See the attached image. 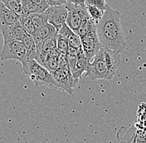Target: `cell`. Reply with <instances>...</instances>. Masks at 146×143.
Here are the masks:
<instances>
[{
	"instance_id": "obj_20",
	"label": "cell",
	"mask_w": 146,
	"mask_h": 143,
	"mask_svg": "<svg viewBox=\"0 0 146 143\" xmlns=\"http://www.w3.org/2000/svg\"><path fill=\"white\" fill-rule=\"evenodd\" d=\"M136 132L135 139L136 143H146V127L141 123H136Z\"/></svg>"
},
{
	"instance_id": "obj_17",
	"label": "cell",
	"mask_w": 146,
	"mask_h": 143,
	"mask_svg": "<svg viewBox=\"0 0 146 143\" xmlns=\"http://www.w3.org/2000/svg\"><path fill=\"white\" fill-rule=\"evenodd\" d=\"M2 2L6 6V8L9 9L10 11L15 13L16 14H18L19 16L22 15L23 9H22L21 1H19V0H3Z\"/></svg>"
},
{
	"instance_id": "obj_1",
	"label": "cell",
	"mask_w": 146,
	"mask_h": 143,
	"mask_svg": "<svg viewBox=\"0 0 146 143\" xmlns=\"http://www.w3.org/2000/svg\"><path fill=\"white\" fill-rule=\"evenodd\" d=\"M96 34L103 48L120 53L126 47L120 13L109 5L101 20L96 24Z\"/></svg>"
},
{
	"instance_id": "obj_12",
	"label": "cell",
	"mask_w": 146,
	"mask_h": 143,
	"mask_svg": "<svg viewBox=\"0 0 146 143\" xmlns=\"http://www.w3.org/2000/svg\"><path fill=\"white\" fill-rule=\"evenodd\" d=\"M136 129L135 124L130 125L129 127H122L117 134L119 143H132L135 140Z\"/></svg>"
},
{
	"instance_id": "obj_9",
	"label": "cell",
	"mask_w": 146,
	"mask_h": 143,
	"mask_svg": "<svg viewBox=\"0 0 146 143\" xmlns=\"http://www.w3.org/2000/svg\"><path fill=\"white\" fill-rule=\"evenodd\" d=\"M90 66V61L86 57L85 54L83 52L82 47L78 49V55H77V61L76 64L75 69L72 73V78L76 84H77L80 78L82 76L83 74H86L88 72Z\"/></svg>"
},
{
	"instance_id": "obj_24",
	"label": "cell",
	"mask_w": 146,
	"mask_h": 143,
	"mask_svg": "<svg viewBox=\"0 0 146 143\" xmlns=\"http://www.w3.org/2000/svg\"><path fill=\"white\" fill-rule=\"evenodd\" d=\"M73 32L68 27V26L66 24V23H64L63 25H62V27H61L58 31H57V35H60V36H62L64 37H66V38H69V36L72 35V33Z\"/></svg>"
},
{
	"instance_id": "obj_18",
	"label": "cell",
	"mask_w": 146,
	"mask_h": 143,
	"mask_svg": "<svg viewBox=\"0 0 146 143\" xmlns=\"http://www.w3.org/2000/svg\"><path fill=\"white\" fill-rule=\"evenodd\" d=\"M29 18L31 19L36 31L40 30L41 28L44 27L46 23H48L46 20L44 14H38V13L31 14V15H29Z\"/></svg>"
},
{
	"instance_id": "obj_14",
	"label": "cell",
	"mask_w": 146,
	"mask_h": 143,
	"mask_svg": "<svg viewBox=\"0 0 146 143\" xmlns=\"http://www.w3.org/2000/svg\"><path fill=\"white\" fill-rule=\"evenodd\" d=\"M22 4V9H23V13L22 15H26L29 16L31 14H43L42 9L36 4L33 0H22L21 1Z\"/></svg>"
},
{
	"instance_id": "obj_6",
	"label": "cell",
	"mask_w": 146,
	"mask_h": 143,
	"mask_svg": "<svg viewBox=\"0 0 146 143\" xmlns=\"http://www.w3.org/2000/svg\"><path fill=\"white\" fill-rule=\"evenodd\" d=\"M43 14L46 22L53 26L56 31H58L64 23H66L68 15V10L64 4L56 7H49Z\"/></svg>"
},
{
	"instance_id": "obj_2",
	"label": "cell",
	"mask_w": 146,
	"mask_h": 143,
	"mask_svg": "<svg viewBox=\"0 0 146 143\" xmlns=\"http://www.w3.org/2000/svg\"><path fill=\"white\" fill-rule=\"evenodd\" d=\"M120 64V53L101 48L90 62L86 77L91 80H111Z\"/></svg>"
},
{
	"instance_id": "obj_5",
	"label": "cell",
	"mask_w": 146,
	"mask_h": 143,
	"mask_svg": "<svg viewBox=\"0 0 146 143\" xmlns=\"http://www.w3.org/2000/svg\"><path fill=\"white\" fill-rule=\"evenodd\" d=\"M81 41L83 52L87 60L91 62L96 55L102 48V45L100 43V41L96 34V28L91 31L86 36H82Z\"/></svg>"
},
{
	"instance_id": "obj_15",
	"label": "cell",
	"mask_w": 146,
	"mask_h": 143,
	"mask_svg": "<svg viewBox=\"0 0 146 143\" xmlns=\"http://www.w3.org/2000/svg\"><path fill=\"white\" fill-rule=\"evenodd\" d=\"M19 23L21 24V26L26 31L28 35L32 36L33 37L35 36L36 31L35 27L33 26L31 19L29 18V16H26V15H21L19 18Z\"/></svg>"
},
{
	"instance_id": "obj_25",
	"label": "cell",
	"mask_w": 146,
	"mask_h": 143,
	"mask_svg": "<svg viewBox=\"0 0 146 143\" xmlns=\"http://www.w3.org/2000/svg\"><path fill=\"white\" fill-rule=\"evenodd\" d=\"M58 62H59V68H62V69H69V65H68L67 60H66V54H60V55L58 57Z\"/></svg>"
},
{
	"instance_id": "obj_16",
	"label": "cell",
	"mask_w": 146,
	"mask_h": 143,
	"mask_svg": "<svg viewBox=\"0 0 146 143\" xmlns=\"http://www.w3.org/2000/svg\"><path fill=\"white\" fill-rule=\"evenodd\" d=\"M77 55H78V49L69 47L68 51L66 53V60H67V63H68L71 73H72L75 69L76 64L77 61Z\"/></svg>"
},
{
	"instance_id": "obj_23",
	"label": "cell",
	"mask_w": 146,
	"mask_h": 143,
	"mask_svg": "<svg viewBox=\"0 0 146 143\" xmlns=\"http://www.w3.org/2000/svg\"><path fill=\"white\" fill-rule=\"evenodd\" d=\"M67 40H68V43H69L70 47H72L75 49H79L80 47H82L81 37L77 34H76L75 32H72V35L69 36V38Z\"/></svg>"
},
{
	"instance_id": "obj_4",
	"label": "cell",
	"mask_w": 146,
	"mask_h": 143,
	"mask_svg": "<svg viewBox=\"0 0 146 143\" xmlns=\"http://www.w3.org/2000/svg\"><path fill=\"white\" fill-rule=\"evenodd\" d=\"M0 59L2 61L16 60L22 64V67H24L30 61L27 57L25 46L22 42L19 41L3 42V50L0 54Z\"/></svg>"
},
{
	"instance_id": "obj_22",
	"label": "cell",
	"mask_w": 146,
	"mask_h": 143,
	"mask_svg": "<svg viewBox=\"0 0 146 143\" xmlns=\"http://www.w3.org/2000/svg\"><path fill=\"white\" fill-rule=\"evenodd\" d=\"M85 3L88 4V5L94 6L98 9H100V11H102L103 13L106 12V10L107 9V6H108V4L104 0H86V1H85Z\"/></svg>"
},
{
	"instance_id": "obj_11",
	"label": "cell",
	"mask_w": 146,
	"mask_h": 143,
	"mask_svg": "<svg viewBox=\"0 0 146 143\" xmlns=\"http://www.w3.org/2000/svg\"><path fill=\"white\" fill-rule=\"evenodd\" d=\"M56 35H57L56 29L53 26H52L51 24L46 23L42 28L36 31L35 36H33L36 49L40 47V45H42V43L45 41L46 39H47L49 37L56 36Z\"/></svg>"
},
{
	"instance_id": "obj_21",
	"label": "cell",
	"mask_w": 146,
	"mask_h": 143,
	"mask_svg": "<svg viewBox=\"0 0 146 143\" xmlns=\"http://www.w3.org/2000/svg\"><path fill=\"white\" fill-rule=\"evenodd\" d=\"M69 43L67 38L62 36H56V48L60 51V53L66 54L69 49Z\"/></svg>"
},
{
	"instance_id": "obj_10",
	"label": "cell",
	"mask_w": 146,
	"mask_h": 143,
	"mask_svg": "<svg viewBox=\"0 0 146 143\" xmlns=\"http://www.w3.org/2000/svg\"><path fill=\"white\" fill-rule=\"evenodd\" d=\"M20 16L10 11L0 0V32L4 28L18 22Z\"/></svg>"
},
{
	"instance_id": "obj_19",
	"label": "cell",
	"mask_w": 146,
	"mask_h": 143,
	"mask_svg": "<svg viewBox=\"0 0 146 143\" xmlns=\"http://www.w3.org/2000/svg\"><path fill=\"white\" fill-rule=\"evenodd\" d=\"M86 6L88 13H89V15H90L91 19L96 22V24H97L100 20H101V18H102L103 15H104V13L102 11H100V9H98L97 8L94 7V6L88 5V4H86Z\"/></svg>"
},
{
	"instance_id": "obj_3",
	"label": "cell",
	"mask_w": 146,
	"mask_h": 143,
	"mask_svg": "<svg viewBox=\"0 0 146 143\" xmlns=\"http://www.w3.org/2000/svg\"><path fill=\"white\" fill-rule=\"evenodd\" d=\"M22 71L34 83L35 86H46L52 90H60L52 74L36 61H29L24 67H22Z\"/></svg>"
},
{
	"instance_id": "obj_26",
	"label": "cell",
	"mask_w": 146,
	"mask_h": 143,
	"mask_svg": "<svg viewBox=\"0 0 146 143\" xmlns=\"http://www.w3.org/2000/svg\"><path fill=\"white\" fill-rule=\"evenodd\" d=\"M47 4L50 6V7H56V6H61V5H64L66 4V1H64V0H46Z\"/></svg>"
},
{
	"instance_id": "obj_27",
	"label": "cell",
	"mask_w": 146,
	"mask_h": 143,
	"mask_svg": "<svg viewBox=\"0 0 146 143\" xmlns=\"http://www.w3.org/2000/svg\"><path fill=\"white\" fill-rule=\"evenodd\" d=\"M132 143H136V141H135V140H134V141L132 142Z\"/></svg>"
},
{
	"instance_id": "obj_7",
	"label": "cell",
	"mask_w": 146,
	"mask_h": 143,
	"mask_svg": "<svg viewBox=\"0 0 146 143\" xmlns=\"http://www.w3.org/2000/svg\"><path fill=\"white\" fill-rule=\"evenodd\" d=\"M52 74L60 90L65 91L69 94H72L73 89L76 84L74 82L72 74L69 69L58 68Z\"/></svg>"
},
{
	"instance_id": "obj_13",
	"label": "cell",
	"mask_w": 146,
	"mask_h": 143,
	"mask_svg": "<svg viewBox=\"0 0 146 143\" xmlns=\"http://www.w3.org/2000/svg\"><path fill=\"white\" fill-rule=\"evenodd\" d=\"M22 42L23 43V45L26 48L27 53V57L28 59L31 60H34L36 61L38 58V53L36 51V44H35V41L33 39V37L30 35H27L23 41Z\"/></svg>"
},
{
	"instance_id": "obj_8",
	"label": "cell",
	"mask_w": 146,
	"mask_h": 143,
	"mask_svg": "<svg viewBox=\"0 0 146 143\" xmlns=\"http://www.w3.org/2000/svg\"><path fill=\"white\" fill-rule=\"evenodd\" d=\"M3 42H9V41H19L22 42L26 36L28 35L26 31L23 28L19 22L9 27L4 28L1 31Z\"/></svg>"
}]
</instances>
